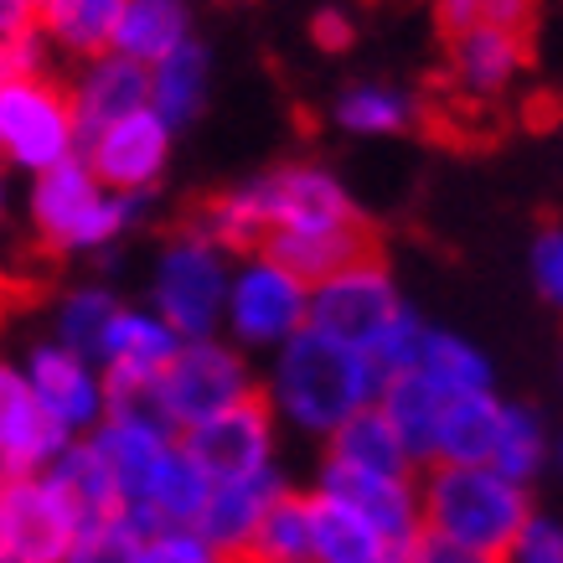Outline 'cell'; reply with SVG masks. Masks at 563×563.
I'll list each match as a JSON object with an SVG mask.
<instances>
[{
	"mask_svg": "<svg viewBox=\"0 0 563 563\" xmlns=\"http://www.w3.org/2000/svg\"><path fill=\"white\" fill-rule=\"evenodd\" d=\"M249 563H310V496L279 492L243 548Z\"/></svg>",
	"mask_w": 563,
	"mask_h": 563,
	"instance_id": "30",
	"label": "cell"
},
{
	"mask_svg": "<svg viewBox=\"0 0 563 563\" xmlns=\"http://www.w3.org/2000/svg\"><path fill=\"white\" fill-rule=\"evenodd\" d=\"M501 563H563V517L528 512V522L517 528Z\"/></svg>",
	"mask_w": 563,
	"mask_h": 563,
	"instance_id": "38",
	"label": "cell"
},
{
	"mask_svg": "<svg viewBox=\"0 0 563 563\" xmlns=\"http://www.w3.org/2000/svg\"><path fill=\"white\" fill-rule=\"evenodd\" d=\"M548 429L543 419L532 409H522V404H501V424H496V440H492V471H501L507 481H517V486H528L538 471L548 465Z\"/></svg>",
	"mask_w": 563,
	"mask_h": 563,
	"instance_id": "32",
	"label": "cell"
},
{
	"mask_svg": "<svg viewBox=\"0 0 563 563\" xmlns=\"http://www.w3.org/2000/svg\"><path fill=\"white\" fill-rule=\"evenodd\" d=\"M202 99H207V57L187 36L176 52H166L161 63H151V109L176 130V124L197 120Z\"/></svg>",
	"mask_w": 563,
	"mask_h": 563,
	"instance_id": "29",
	"label": "cell"
},
{
	"mask_svg": "<svg viewBox=\"0 0 563 563\" xmlns=\"http://www.w3.org/2000/svg\"><path fill=\"white\" fill-rule=\"evenodd\" d=\"M0 501H5V548L26 563H68L84 512L73 507V496L47 476H5L0 481Z\"/></svg>",
	"mask_w": 563,
	"mask_h": 563,
	"instance_id": "11",
	"label": "cell"
},
{
	"mask_svg": "<svg viewBox=\"0 0 563 563\" xmlns=\"http://www.w3.org/2000/svg\"><path fill=\"white\" fill-rule=\"evenodd\" d=\"M36 26V5L32 0H0V42L5 36H21Z\"/></svg>",
	"mask_w": 563,
	"mask_h": 563,
	"instance_id": "43",
	"label": "cell"
},
{
	"mask_svg": "<svg viewBox=\"0 0 563 563\" xmlns=\"http://www.w3.org/2000/svg\"><path fill=\"white\" fill-rule=\"evenodd\" d=\"M249 207H254L264 239L269 233H316V228H342L357 222L362 212L352 207L346 187L321 166H279V172L258 176L243 187ZM264 249V243H258Z\"/></svg>",
	"mask_w": 563,
	"mask_h": 563,
	"instance_id": "9",
	"label": "cell"
},
{
	"mask_svg": "<svg viewBox=\"0 0 563 563\" xmlns=\"http://www.w3.org/2000/svg\"><path fill=\"white\" fill-rule=\"evenodd\" d=\"M228 249L187 228L166 243L151 279V310L172 325L176 336H218L222 300H228Z\"/></svg>",
	"mask_w": 563,
	"mask_h": 563,
	"instance_id": "6",
	"label": "cell"
},
{
	"mask_svg": "<svg viewBox=\"0 0 563 563\" xmlns=\"http://www.w3.org/2000/svg\"><path fill=\"white\" fill-rule=\"evenodd\" d=\"M310 321V285L295 269H285L269 254H243V264L228 274L222 325L228 342L243 352H279L295 331Z\"/></svg>",
	"mask_w": 563,
	"mask_h": 563,
	"instance_id": "5",
	"label": "cell"
},
{
	"mask_svg": "<svg viewBox=\"0 0 563 563\" xmlns=\"http://www.w3.org/2000/svg\"><path fill=\"white\" fill-rule=\"evenodd\" d=\"M413 120H419V103L388 84H357L336 103V124L352 130V135H398Z\"/></svg>",
	"mask_w": 563,
	"mask_h": 563,
	"instance_id": "33",
	"label": "cell"
},
{
	"mask_svg": "<svg viewBox=\"0 0 563 563\" xmlns=\"http://www.w3.org/2000/svg\"><path fill=\"white\" fill-rule=\"evenodd\" d=\"M450 47V88L461 99L481 103L496 99L501 88L512 84L517 73L528 68L532 57V32H512V26H465V32L444 36Z\"/></svg>",
	"mask_w": 563,
	"mask_h": 563,
	"instance_id": "16",
	"label": "cell"
},
{
	"mask_svg": "<svg viewBox=\"0 0 563 563\" xmlns=\"http://www.w3.org/2000/svg\"><path fill=\"white\" fill-rule=\"evenodd\" d=\"M528 486L507 481L492 465H434L419 486V517L429 532L501 563L517 528L528 522Z\"/></svg>",
	"mask_w": 563,
	"mask_h": 563,
	"instance_id": "2",
	"label": "cell"
},
{
	"mask_svg": "<svg viewBox=\"0 0 563 563\" xmlns=\"http://www.w3.org/2000/svg\"><path fill=\"white\" fill-rule=\"evenodd\" d=\"M316 492L346 501L352 512H362L393 543H409L413 532L424 528L413 471H357V465L325 461L321 476H316Z\"/></svg>",
	"mask_w": 563,
	"mask_h": 563,
	"instance_id": "15",
	"label": "cell"
},
{
	"mask_svg": "<svg viewBox=\"0 0 563 563\" xmlns=\"http://www.w3.org/2000/svg\"><path fill=\"white\" fill-rule=\"evenodd\" d=\"M501 424V398L492 393H465L450 398L440 419V440H434V465H486L492 461V440Z\"/></svg>",
	"mask_w": 563,
	"mask_h": 563,
	"instance_id": "24",
	"label": "cell"
},
{
	"mask_svg": "<svg viewBox=\"0 0 563 563\" xmlns=\"http://www.w3.org/2000/svg\"><path fill=\"white\" fill-rule=\"evenodd\" d=\"M21 373H26L36 404H42V413L57 424L63 440L93 434L103 413L114 409L99 362L84 357V352H73V346H63V342H36L32 352H26V362H21Z\"/></svg>",
	"mask_w": 563,
	"mask_h": 563,
	"instance_id": "10",
	"label": "cell"
},
{
	"mask_svg": "<svg viewBox=\"0 0 563 563\" xmlns=\"http://www.w3.org/2000/svg\"><path fill=\"white\" fill-rule=\"evenodd\" d=\"M532 279L553 310H563V222L543 228L538 243H532Z\"/></svg>",
	"mask_w": 563,
	"mask_h": 563,
	"instance_id": "39",
	"label": "cell"
},
{
	"mask_svg": "<svg viewBox=\"0 0 563 563\" xmlns=\"http://www.w3.org/2000/svg\"><path fill=\"white\" fill-rule=\"evenodd\" d=\"M0 563H26V559H16V553H11V548H5V553H0Z\"/></svg>",
	"mask_w": 563,
	"mask_h": 563,
	"instance_id": "45",
	"label": "cell"
},
{
	"mask_svg": "<svg viewBox=\"0 0 563 563\" xmlns=\"http://www.w3.org/2000/svg\"><path fill=\"white\" fill-rule=\"evenodd\" d=\"M279 492H290V486H285V476H279V465H274V471H258V476L212 481V496H207L202 517H197L191 528L233 559V553H243V548H249V538H254V528H258V517L269 512V501Z\"/></svg>",
	"mask_w": 563,
	"mask_h": 563,
	"instance_id": "20",
	"label": "cell"
},
{
	"mask_svg": "<svg viewBox=\"0 0 563 563\" xmlns=\"http://www.w3.org/2000/svg\"><path fill=\"white\" fill-rule=\"evenodd\" d=\"M68 99L78 114V135H93L135 109H151V68L135 57H120V52H99Z\"/></svg>",
	"mask_w": 563,
	"mask_h": 563,
	"instance_id": "19",
	"label": "cell"
},
{
	"mask_svg": "<svg viewBox=\"0 0 563 563\" xmlns=\"http://www.w3.org/2000/svg\"><path fill=\"white\" fill-rule=\"evenodd\" d=\"M310 36H316V42H321L325 52H342V47H352V21L342 16V11H321V16L310 21Z\"/></svg>",
	"mask_w": 563,
	"mask_h": 563,
	"instance_id": "42",
	"label": "cell"
},
{
	"mask_svg": "<svg viewBox=\"0 0 563 563\" xmlns=\"http://www.w3.org/2000/svg\"><path fill=\"white\" fill-rule=\"evenodd\" d=\"M130 563H228V553L197 528H145Z\"/></svg>",
	"mask_w": 563,
	"mask_h": 563,
	"instance_id": "37",
	"label": "cell"
},
{
	"mask_svg": "<svg viewBox=\"0 0 563 563\" xmlns=\"http://www.w3.org/2000/svg\"><path fill=\"white\" fill-rule=\"evenodd\" d=\"M32 5H42V0H32Z\"/></svg>",
	"mask_w": 563,
	"mask_h": 563,
	"instance_id": "47",
	"label": "cell"
},
{
	"mask_svg": "<svg viewBox=\"0 0 563 563\" xmlns=\"http://www.w3.org/2000/svg\"><path fill=\"white\" fill-rule=\"evenodd\" d=\"M0 207H5V187H0Z\"/></svg>",
	"mask_w": 563,
	"mask_h": 563,
	"instance_id": "46",
	"label": "cell"
},
{
	"mask_svg": "<svg viewBox=\"0 0 563 563\" xmlns=\"http://www.w3.org/2000/svg\"><path fill=\"white\" fill-rule=\"evenodd\" d=\"M47 476L73 496V507L84 512V522L120 512V486H114V471H109V461L99 455V444L88 440V434L68 440L57 455H52Z\"/></svg>",
	"mask_w": 563,
	"mask_h": 563,
	"instance_id": "26",
	"label": "cell"
},
{
	"mask_svg": "<svg viewBox=\"0 0 563 563\" xmlns=\"http://www.w3.org/2000/svg\"><path fill=\"white\" fill-rule=\"evenodd\" d=\"M63 434L36 404L32 383L21 373V362L0 357V481L47 471V461L63 450Z\"/></svg>",
	"mask_w": 563,
	"mask_h": 563,
	"instance_id": "17",
	"label": "cell"
},
{
	"mask_svg": "<svg viewBox=\"0 0 563 563\" xmlns=\"http://www.w3.org/2000/svg\"><path fill=\"white\" fill-rule=\"evenodd\" d=\"M440 32H465V26H512V32H532V0H434Z\"/></svg>",
	"mask_w": 563,
	"mask_h": 563,
	"instance_id": "36",
	"label": "cell"
},
{
	"mask_svg": "<svg viewBox=\"0 0 563 563\" xmlns=\"http://www.w3.org/2000/svg\"><path fill=\"white\" fill-rule=\"evenodd\" d=\"M413 373L429 377L440 393L450 398H465V393H492V362L476 342H465L455 331H434L424 325V342H419V357H413Z\"/></svg>",
	"mask_w": 563,
	"mask_h": 563,
	"instance_id": "27",
	"label": "cell"
},
{
	"mask_svg": "<svg viewBox=\"0 0 563 563\" xmlns=\"http://www.w3.org/2000/svg\"><path fill=\"white\" fill-rule=\"evenodd\" d=\"M409 543H393L336 496L310 492V563H398Z\"/></svg>",
	"mask_w": 563,
	"mask_h": 563,
	"instance_id": "21",
	"label": "cell"
},
{
	"mask_svg": "<svg viewBox=\"0 0 563 563\" xmlns=\"http://www.w3.org/2000/svg\"><path fill=\"white\" fill-rule=\"evenodd\" d=\"M398 563H492V559H481V553H471V548H461V543H450V538H440V532L419 528L409 538V548H404V559Z\"/></svg>",
	"mask_w": 563,
	"mask_h": 563,
	"instance_id": "41",
	"label": "cell"
},
{
	"mask_svg": "<svg viewBox=\"0 0 563 563\" xmlns=\"http://www.w3.org/2000/svg\"><path fill=\"white\" fill-rule=\"evenodd\" d=\"M404 295L393 285V274L383 269V258H357L346 269L325 274L310 285V331H321L331 342L357 346L362 357L373 362L377 342L393 331V321L404 316Z\"/></svg>",
	"mask_w": 563,
	"mask_h": 563,
	"instance_id": "7",
	"label": "cell"
},
{
	"mask_svg": "<svg viewBox=\"0 0 563 563\" xmlns=\"http://www.w3.org/2000/svg\"><path fill=\"white\" fill-rule=\"evenodd\" d=\"M0 553H5V501H0Z\"/></svg>",
	"mask_w": 563,
	"mask_h": 563,
	"instance_id": "44",
	"label": "cell"
},
{
	"mask_svg": "<svg viewBox=\"0 0 563 563\" xmlns=\"http://www.w3.org/2000/svg\"><path fill=\"white\" fill-rule=\"evenodd\" d=\"M444 404H450V393H440L429 377L409 373H393L383 377V388H377V413L393 424L398 444H404V455L413 465H434V440H440V419H444Z\"/></svg>",
	"mask_w": 563,
	"mask_h": 563,
	"instance_id": "22",
	"label": "cell"
},
{
	"mask_svg": "<svg viewBox=\"0 0 563 563\" xmlns=\"http://www.w3.org/2000/svg\"><path fill=\"white\" fill-rule=\"evenodd\" d=\"M239 398H254V367L243 357V346L222 336H181L176 357L155 377L145 404L172 429H191Z\"/></svg>",
	"mask_w": 563,
	"mask_h": 563,
	"instance_id": "4",
	"label": "cell"
},
{
	"mask_svg": "<svg viewBox=\"0 0 563 563\" xmlns=\"http://www.w3.org/2000/svg\"><path fill=\"white\" fill-rule=\"evenodd\" d=\"M181 42H187V11H181V0H130L120 26H114L109 52L135 57V63L151 68V63H161Z\"/></svg>",
	"mask_w": 563,
	"mask_h": 563,
	"instance_id": "28",
	"label": "cell"
},
{
	"mask_svg": "<svg viewBox=\"0 0 563 563\" xmlns=\"http://www.w3.org/2000/svg\"><path fill=\"white\" fill-rule=\"evenodd\" d=\"M383 373L362 357L357 346H342L321 331H295L290 342L274 352L269 367V413L279 424L310 440H331L352 413L373 409Z\"/></svg>",
	"mask_w": 563,
	"mask_h": 563,
	"instance_id": "1",
	"label": "cell"
},
{
	"mask_svg": "<svg viewBox=\"0 0 563 563\" xmlns=\"http://www.w3.org/2000/svg\"><path fill=\"white\" fill-rule=\"evenodd\" d=\"M124 5L130 0H42L36 5V32L52 36L57 47L99 57L114 42V26H120Z\"/></svg>",
	"mask_w": 563,
	"mask_h": 563,
	"instance_id": "25",
	"label": "cell"
},
{
	"mask_svg": "<svg viewBox=\"0 0 563 563\" xmlns=\"http://www.w3.org/2000/svg\"><path fill=\"white\" fill-rule=\"evenodd\" d=\"M114 310H120V300L109 290H73L68 300L57 306L52 342H63V346H73V352L93 357L103 342V331H109V321H114Z\"/></svg>",
	"mask_w": 563,
	"mask_h": 563,
	"instance_id": "34",
	"label": "cell"
},
{
	"mask_svg": "<svg viewBox=\"0 0 563 563\" xmlns=\"http://www.w3.org/2000/svg\"><path fill=\"white\" fill-rule=\"evenodd\" d=\"M140 207H145V191L140 197L109 191L99 176L88 172L84 155H68V161H57L47 172H36L32 187V222L42 243L57 249V254L109 249L140 218Z\"/></svg>",
	"mask_w": 563,
	"mask_h": 563,
	"instance_id": "3",
	"label": "cell"
},
{
	"mask_svg": "<svg viewBox=\"0 0 563 563\" xmlns=\"http://www.w3.org/2000/svg\"><path fill=\"white\" fill-rule=\"evenodd\" d=\"M78 114L68 88L47 84L42 73L0 84V155L21 172H47L57 161L78 155Z\"/></svg>",
	"mask_w": 563,
	"mask_h": 563,
	"instance_id": "8",
	"label": "cell"
},
{
	"mask_svg": "<svg viewBox=\"0 0 563 563\" xmlns=\"http://www.w3.org/2000/svg\"><path fill=\"white\" fill-rule=\"evenodd\" d=\"M0 295H5V285H0Z\"/></svg>",
	"mask_w": 563,
	"mask_h": 563,
	"instance_id": "48",
	"label": "cell"
},
{
	"mask_svg": "<svg viewBox=\"0 0 563 563\" xmlns=\"http://www.w3.org/2000/svg\"><path fill=\"white\" fill-rule=\"evenodd\" d=\"M140 522L130 512H109V517H93L84 522L78 543H73L68 563H130L135 559V543H140Z\"/></svg>",
	"mask_w": 563,
	"mask_h": 563,
	"instance_id": "35",
	"label": "cell"
},
{
	"mask_svg": "<svg viewBox=\"0 0 563 563\" xmlns=\"http://www.w3.org/2000/svg\"><path fill=\"white\" fill-rule=\"evenodd\" d=\"M42 32H21V36H5L0 42V84H16V78H32L42 73Z\"/></svg>",
	"mask_w": 563,
	"mask_h": 563,
	"instance_id": "40",
	"label": "cell"
},
{
	"mask_svg": "<svg viewBox=\"0 0 563 563\" xmlns=\"http://www.w3.org/2000/svg\"><path fill=\"white\" fill-rule=\"evenodd\" d=\"M181 444H187L197 465H202L212 481H233V476H258V471H274V455H279V419L269 413L264 398H239L218 409L202 424L181 429Z\"/></svg>",
	"mask_w": 563,
	"mask_h": 563,
	"instance_id": "12",
	"label": "cell"
},
{
	"mask_svg": "<svg viewBox=\"0 0 563 563\" xmlns=\"http://www.w3.org/2000/svg\"><path fill=\"white\" fill-rule=\"evenodd\" d=\"M176 346H181V336L155 310H114V321H109L99 352H93L103 383H109V404H145L155 377L176 357Z\"/></svg>",
	"mask_w": 563,
	"mask_h": 563,
	"instance_id": "13",
	"label": "cell"
},
{
	"mask_svg": "<svg viewBox=\"0 0 563 563\" xmlns=\"http://www.w3.org/2000/svg\"><path fill=\"white\" fill-rule=\"evenodd\" d=\"M84 161L109 191L140 197L161 181L166 161H172V124L155 109H135V114L84 135Z\"/></svg>",
	"mask_w": 563,
	"mask_h": 563,
	"instance_id": "14",
	"label": "cell"
},
{
	"mask_svg": "<svg viewBox=\"0 0 563 563\" xmlns=\"http://www.w3.org/2000/svg\"><path fill=\"white\" fill-rule=\"evenodd\" d=\"M207 496H212V476L197 465V455H191L187 444L176 440L161 455V465L151 471L145 492L130 501V517H135L140 528H191L202 517Z\"/></svg>",
	"mask_w": 563,
	"mask_h": 563,
	"instance_id": "18",
	"label": "cell"
},
{
	"mask_svg": "<svg viewBox=\"0 0 563 563\" xmlns=\"http://www.w3.org/2000/svg\"><path fill=\"white\" fill-rule=\"evenodd\" d=\"M325 461L357 465V471H413V461L404 455V444H398L388 419L377 413V404L352 413V419L325 440Z\"/></svg>",
	"mask_w": 563,
	"mask_h": 563,
	"instance_id": "31",
	"label": "cell"
},
{
	"mask_svg": "<svg viewBox=\"0 0 563 563\" xmlns=\"http://www.w3.org/2000/svg\"><path fill=\"white\" fill-rule=\"evenodd\" d=\"M258 254L279 258L285 269H295L306 285L325 279V274L346 269L357 258H373V233L367 222H342V228H316V233H269Z\"/></svg>",
	"mask_w": 563,
	"mask_h": 563,
	"instance_id": "23",
	"label": "cell"
}]
</instances>
